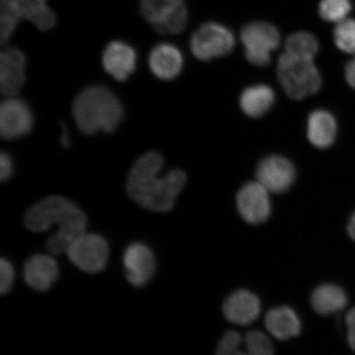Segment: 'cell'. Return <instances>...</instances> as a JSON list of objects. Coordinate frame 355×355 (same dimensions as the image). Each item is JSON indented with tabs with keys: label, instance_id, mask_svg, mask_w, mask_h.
<instances>
[{
	"label": "cell",
	"instance_id": "cell-1",
	"mask_svg": "<svg viewBox=\"0 0 355 355\" xmlns=\"http://www.w3.org/2000/svg\"><path fill=\"white\" fill-rule=\"evenodd\" d=\"M164 166L163 155L150 150L137 158L128 172V197L144 209L158 213L171 211L187 184V175L180 168L161 176Z\"/></svg>",
	"mask_w": 355,
	"mask_h": 355
},
{
	"label": "cell",
	"instance_id": "cell-2",
	"mask_svg": "<svg viewBox=\"0 0 355 355\" xmlns=\"http://www.w3.org/2000/svg\"><path fill=\"white\" fill-rule=\"evenodd\" d=\"M87 217L81 208L69 198L51 195L30 207L25 213V227L34 233L46 232L53 225L57 232L46 241V250L52 256H60L75 239L87 232Z\"/></svg>",
	"mask_w": 355,
	"mask_h": 355
},
{
	"label": "cell",
	"instance_id": "cell-3",
	"mask_svg": "<svg viewBox=\"0 0 355 355\" xmlns=\"http://www.w3.org/2000/svg\"><path fill=\"white\" fill-rule=\"evenodd\" d=\"M73 115L80 132L94 135L116 130L124 118V109L121 99L109 87L92 85L75 97Z\"/></svg>",
	"mask_w": 355,
	"mask_h": 355
},
{
	"label": "cell",
	"instance_id": "cell-4",
	"mask_svg": "<svg viewBox=\"0 0 355 355\" xmlns=\"http://www.w3.org/2000/svg\"><path fill=\"white\" fill-rule=\"evenodd\" d=\"M314 60L286 52L279 56L277 78L288 98L302 101L320 91L322 78Z\"/></svg>",
	"mask_w": 355,
	"mask_h": 355
},
{
	"label": "cell",
	"instance_id": "cell-5",
	"mask_svg": "<svg viewBox=\"0 0 355 355\" xmlns=\"http://www.w3.org/2000/svg\"><path fill=\"white\" fill-rule=\"evenodd\" d=\"M21 20H28L42 32L54 28L57 17L48 0H0V42L6 44Z\"/></svg>",
	"mask_w": 355,
	"mask_h": 355
},
{
	"label": "cell",
	"instance_id": "cell-6",
	"mask_svg": "<svg viewBox=\"0 0 355 355\" xmlns=\"http://www.w3.org/2000/svg\"><path fill=\"white\" fill-rule=\"evenodd\" d=\"M236 38L228 26L217 21H206L191 35V52L203 62L220 59L232 54Z\"/></svg>",
	"mask_w": 355,
	"mask_h": 355
},
{
	"label": "cell",
	"instance_id": "cell-7",
	"mask_svg": "<svg viewBox=\"0 0 355 355\" xmlns=\"http://www.w3.org/2000/svg\"><path fill=\"white\" fill-rule=\"evenodd\" d=\"M241 41L248 63L266 67L272 61V53L281 44L282 35L277 26L270 22L254 21L243 26Z\"/></svg>",
	"mask_w": 355,
	"mask_h": 355
},
{
	"label": "cell",
	"instance_id": "cell-8",
	"mask_svg": "<svg viewBox=\"0 0 355 355\" xmlns=\"http://www.w3.org/2000/svg\"><path fill=\"white\" fill-rule=\"evenodd\" d=\"M139 12L155 32L164 35L184 32L189 21L185 0H139Z\"/></svg>",
	"mask_w": 355,
	"mask_h": 355
},
{
	"label": "cell",
	"instance_id": "cell-9",
	"mask_svg": "<svg viewBox=\"0 0 355 355\" xmlns=\"http://www.w3.org/2000/svg\"><path fill=\"white\" fill-rule=\"evenodd\" d=\"M66 254L71 263L82 272L95 275L107 265L110 247L101 234L86 232L70 244Z\"/></svg>",
	"mask_w": 355,
	"mask_h": 355
},
{
	"label": "cell",
	"instance_id": "cell-10",
	"mask_svg": "<svg viewBox=\"0 0 355 355\" xmlns=\"http://www.w3.org/2000/svg\"><path fill=\"white\" fill-rule=\"evenodd\" d=\"M296 177L294 163L279 154L266 155L257 164L256 168L257 180L270 193L288 192L295 184Z\"/></svg>",
	"mask_w": 355,
	"mask_h": 355
},
{
	"label": "cell",
	"instance_id": "cell-11",
	"mask_svg": "<svg viewBox=\"0 0 355 355\" xmlns=\"http://www.w3.org/2000/svg\"><path fill=\"white\" fill-rule=\"evenodd\" d=\"M270 194L269 191L257 180L248 182L239 190L237 209L246 223L257 225L269 219L272 213Z\"/></svg>",
	"mask_w": 355,
	"mask_h": 355
},
{
	"label": "cell",
	"instance_id": "cell-12",
	"mask_svg": "<svg viewBox=\"0 0 355 355\" xmlns=\"http://www.w3.org/2000/svg\"><path fill=\"white\" fill-rule=\"evenodd\" d=\"M34 115L24 100L10 96L0 105V135L6 141L28 136L33 131Z\"/></svg>",
	"mask_w": 355,
	"mask_h": 355
},
{
	"label": "cell",
	"instance_id": "cell-13",
	"mask_svg": "<svg viewBox=\"0 0 355 355\" xmlns=\"http://www.w3.org/2000/svg\"><path fill=\"white\" fill-rule=\"evenodd\" d=\"M123 266L127 282L135 288L148 285L157 268L153 251L139 242L130 244L124 250Z\"/></svg>",
	"mask_w": 355,
	"mask_h": 355
},
{
	"label": "cell",
	"instance_id": "cell-14",
	"mask_svg": "<svg viewBox=\"0 0 355 355\" xmlns=\"http://www.w3.org/2000/svg\"><path fill=\"white\" fill-rule=\"evenodd\" d=\"M26 57L16 47H6L0 54V92L16 96L26 83Z\"/></svg>",
	"mask_w": 355,
	"mask_h": 355
},
{
	"label": "cell",
	"instance_id": "cell-15",
	"mask_svg": "<svg viewBox=\"0 0 355 355\" xmlns=\"http://www.w3.org/2000/svg\"><path fill=\"white\" fill-rule=\"evenodd\" d=\"M101 61L106 73L118 82H125L136 71L137 54L131 44L113 41L105 46Z\"/></svg>",
	"mask_w": 355,
	"mask_h": 355
},
{
	"label": "cell",
	"instance_id": "cell-16",
	"mask_svg": "<svg viewBox=\"0 0 355 355\" xmlns=\"http://www.w3.org/2000/svg\"><path fill=\"white\" fill-rule=\"evenodd\" d=\"M22 276L26 285L33 290L46 292L60 277L59 265L52 255L34 254L26 261Z\"/></svg>",
	"mask_w": 355,
	"mask_h": 355
},
{
	"label": "cell",
	"instance_id": "cell-17",
	"mask_svg": "<svg viewBox=\"0 0 355 355\" xmlns=\"http://www.w3.org/2000/svg\"><path fill=\"white\" fill-rule=\"evenodd\" d=\"M148 65L154 76L163 81H172L179 77L184 69L183 52L174 44H158L150 52Z\"/></svg>",
	"mask_w": 355,
	"mask_h": 355
},
{
	"label": "cell",
	"instance_id": "cell-18",
	"mask_svg": "<svg viewBox=\"0 0 355 355\" xmlns=\"http://www.w3.org/2000/svg\"><path fill=\"white\" fill-rule=\"evenodd\" d=\"M222 309L229 322L238 326H248L259 318L261 301L254 292L241 288L225 300Z\"/></svg>",
	"mask_w": 355,
	"mask_h": 355
},
{
	"label": "cell",
	"instance_id": "cell-19",
	"mask_svg": "<svg viewBox=\"0 0 355 355\" xmlns=\"http://www.w3.org/2000/svg\"><path fill=\"white\" fill-rule=\"evenodd\" d=\"M306 133L311 145L318 149L329 148L337 135L336 119L330 111L316 109L309 114Z\"/></svg>",
	"mask_w": 355,
	"mask_h": 355
},
{
	"label": "cell",
	"instance_id": "cell-20",
	"mask_svg": "<svg viewBox=\"0 0 355 355\" xmlns=\"http://www.w3.org/2000/svg\"><path fill=\"white\" fill-rule=\"evenodd\" d=\"M277 96L268 84L257 83L244 88L239 96V104L242 112L248 117H263L276 103Z\"/></svg>",
	"mask_w": 355,
	"mask_h": 355
},
{
	"label": "cell",
	"instance_id": "cell-21",
	"mask_svg": "<svg viewBox=\"0 0 355 355\" xmlns=\"http://www.w3.org/2000/svg\"><path fill=\"white\" fill-rule=\"evenodd\" d=\"M265 326L275 339L288 340L300 334L302 321L295 310L288 306H279L266 313Z\"/></svg>",
	"mask_w": 355,
	"mask_h": 355
},
{
	"label": "cell",
	"instance_id": "cell-22",
	"mask_svg": "<svg viewBox=\"0 0 355 355\" xmlns=\"http://www.w3.org/2000/svg\"><path fill=\"white\" fill-rule=\"evenodd\" d=\"M310 304L318 314L329 316L347 306L348 296L344 288L335 284H322L313 291Z\"/></svg>",
	"mask_w": 355,
	"mask_h": 355
},
{
	"label": "cell",
	"instance_id": "cell-23",
	"mask_svg": "<svg viewBox=\"0 0 355 355\" xmlns=\"http://www.w3.org/2000/svg\"><path fill=\"white\" fill-rule=\"evenodd\" d=\"M318 51V40L311 33L300 31L291 34L286 39L285 52L288 54L315 59Z\"/></svg>",
	"mask_w": 355,
	"mask_h": 355
},
{
	"label": "cell",
	"instance_id": "cell-24",
	"mask_svg": "<svg viewBox=\"0 0 355 355\" xmlns=\"http://www.w3.org/2000/svg\"><path fill=\"white\" fill-rule=\"evenodd\" d=\"M352 8L350 0H321L318 13L322 20L338 24L348 19Z\"/></svg>",
	"mask_w": 355,
	"mask_h": 355
},
{
	"label": "cell",
	"instance_id": "cell-25",
	"mask_svg": "<svg viewBox=\"0 0 355 355\" xmlns=\"http://www.w3.org/2000/svg\"><path fill=\"white\" fill-rule=\"evenodd\" d=\"M333 40L340 51L355 54V20L346 19L336 24Z\"/></svg>",
	"mask_w": 355,
	"mask_h": 355
},
{
	"label": "cell",
	"instance_id": "cell-26",
	"mask_svg": "<svg viewBox=\"0 0 355 355\" xmlns=\"http://www.w3.org/2000/svg\"><path fill=\"white\" fill-rule=\"evenodd\" d=\"M247 352L252 355H270L274 354V346L270 337L259 330L248 333L243 340Z\"/></svg>",
	"mask_w": 355,
	"mask_h": 355
},
{
	"label": "cell",
	"instance_id": "cell-27",
	"mask_svg": "<svg viewBox=\"0 0 355 355\" xmlns=\"http://www.w3.org/2000/svg\"><path fill=\"white\" fill-rule=\"evenodd\" d=\"M243 339L239 332L229 331L222 336L220 343L217 345L216 354L222 355L242 354L241 345Z\"/></svg>",
	"mask_w": 355,
	"mask_h": 355
},
{
	"label": "cell",
	"instance_id": "cell-28",
	"mask_svg": "<svg viewBox=\"0 0 355 355\" xmlns=\"http://www.w3.org/2000/svg\"><path fill=\"white\" fill-rule=\"evenodd\" d=\"M15 272L7 259L2 257L0 261V294L4 295L12 290L15 283Z\"/></svg>",
	"mask_w": 355,
	"mask_h": 355
},
{
	"label": "cell",
	"instance_id": "cell-29",
	"mask_svg": "<svg viewBox=\"0 0 355 355\" xmlns=\"http://www.w3.org/2000/svg\"><path fill=\"white\" fill-rule=\"evenodd\" d=\"M15 171V164L12 155L6 152L0 155V180L2 183L11 179Z\"/></svg>",
	"mask_w": 355,
	"mask_h": 355
},
{
	"label": "cell",
	"instance_id": "cell-30",
	"mask_svg": "<svg viewBox=\"0 0 355 355\" xmlns=\"http://www.w3.org/2000/svg\"><path fill=\"white\" fill-rule=\"evenodd\" d=\"M345 323L347 326L349 345L350 348L355 352V308L349 310L346 315Z\"/></svg>",
	"mask_w": 355,
	"mask_h": 355
},
{
	"label": "cell",
	"instance_id": "cell-31",
	"mask_svg": "<svg viewBox=\"0 0 355 355\" xmlns=\"http://www.w3.org/2000/svg\"><path fill=\"white\" fill-rule=\"evenodd\" d=\"M345 76L346 82L355 90V62H348L345 68Z\"/></svg>",
	"mask_w": 355,
	"mask_h": 355
},
{
	"label": "cell",
	"instance_id": "cell-32",
	"mask_svg": "<svg viewBox=\"0 0 355 355\" xmlns=\"http://www.w3.org/2000/svg\"><path fill=\"white\" fill-rule=\"evenodd\" d=\"M348 233L350 238L355 241V211L353 213L352 216H350V219L349 220Z\"/></svg>",
	"mask_w": 355,
	"mask_h": 355
},
{
	"label": "cell",
	"instance_id": "cell-33",
	"mask_svg": "<svg viewBox=\"0 0 355 355\" xmlns=\"http://www.w3.org/2000/svg\"><path fill=\"white\" fill-rule=\"evenodd\" d=\"M69 141L68 128H67V126H63V133H62L61 135V144L64 148H67V146L69 145Z\"/></svg>",
	"mask_w": 355,
	"mask_h": 355
},
{
	"label": "cell",
	"instance_id": "cell-34",
	"mask_svg": "<svg viewBox=\"0 0 355 355\" xmlns=\"http://www.w3.org/2000/svg\"><path fill=\"white\" fill-rule=\"evenodd\" d=\"M353 60L355 62V54H354V60Z\"/></svg>",
	"mask_w": 355,
	"mask_h": 355
}]
</instances>
